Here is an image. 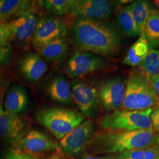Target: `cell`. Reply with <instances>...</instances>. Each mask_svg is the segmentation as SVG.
Instances as JSON below:
<instances>
[{"mask_svg": "<svg viewBox=\"0 0 159 159\" xmlns=\"http://www.w3.org/2000/svg\"><path fill=\"white\" fill-rule=\"evenodd\" d=\"M71 40L79 51L97 56L116 54L121 45V36L113 24L85 19H77L70 28Z\"/></svg>", "mask_w": 159, "mask_h": 159, "instance_id": "cell-1", "label": "cell"}, {"mask_svg": "<svg viewBox=\"0 0 159 159\" xmlns=\"http://www.w3.org/2000/svg\"><path fill=\"white\" fill-rule=\"evenodd\" d=\"M156 135L153 130H103L94 134L85 149L92 155L116 154L150 146L154 143Z\"/></svg>", "mask_w": 159, "mask_h": 159, "instance_id": "cell-2", "label": "cell"}, {"mask_svg": "<svg viewBox=\"0 0 159 159\" xmlns=\"http://www.w3.org/2000/svg\"><path fill=\"white\" fill-rule=\"evenodd\" d=\"M159 104V97L152 84L140 71L131 73L120 109L142 111Z\"/></svg>", "mask_w": 159, "mask_h": 159, "instance_id": "cell-3", "label": "cell"}, {"mask_svg": "<svg viewBox=\"0 0 159 159\" xmlns=\"http://www.w3.org/2000/svg\"><path fill=\"white\" fill-rule=\"evenodd\" d=\"M36 119L60 140L74 127L84 121V117L74 110L50 107L40 110L36 115Z\"/></svg>", "mask_w": 159, "mask_h": 159, "instance_id": "cell-4", "label": "cell"}, {"mask_svg": "<svg viewBox=\"0 0 159 159\" xmlns=\"http://www.w3.org/2000/svg\"><path fill=\"white\" fill-rule=\"evenodd\" d=\"M152 109L142 111L119 109L105 115L100 125L104 130H153L150 118Z\"/></svg>", "mask_w": 159, "mask_h": 159, "instance_id": "cell-5", "label": "cell"}, {"mask_svg": "<svg viewBox=\"0 0 159 159\" xmlns=\"http://www.w3.org/2000/svg\"><path fill=\"white\" fill-rule=\"evenodd\" d=\"M95 127L91 120L83 121L60 140L58 150L68 157H72L85 149L94 135Z\"/></svg>", "mask_w": 159, "mask_h": 159, "instance_id": "cell-6", "label": "cell"}, {"mask_svg": "<svg viewBox=\"0 0 159 159\" xmlns=\"http://www.w3.org/2000/svg\"><path fill=\"white\" fill-rule=\"evenodd\" d=\"M67 23L59 17L44 16L39 19L34 33L32 44L37 50L58 39L66 37Z\"/></svg>", "mask_w": 159, "mask_h": 159, "instance_id": "cell-7", "label": "cell"}, {"mask_svg": "<svg viewBox=\"0 0 159 159\" xmlns=\"http://www.w3.org/2000/svg\"><path fill=\"white\" fill-rule=\"evenodd\" d=\"M116 4L109 0H75L70 14L77 19L102 21L112 15Z\"/></svg>", "mask_w": 159, "mask_h": 159, "instance_id": "cell-8", "label": "cell"}, {"mask_svg": "<svg viewBox=\"0 0 159 159\" xmlns=\"http://www.w3.org/2000/svg\"><path fill=\"white\" fill-rule=\"evenodd\" d=\"M15 149L27 153L44 156L58 150L57 142L41 131L28 130L17 142L12 145Z\"/></svg>", "mask_w": 159, "mask_h": 159, "instance_id": "cell-9", "label": "cell"}, {"mask_svg": "<svg viewBox=\"0 0 159 159\" xmlns=\"http://www.w3.org/2000/svg\"><path fill=\"white\" fill-rule=\"evenodd\" d=\"M39 19L37 12L30 7L17 16L10 22L12 32V40L21 47L29 48L32 43Z\"/></svg>", "mask_w": 159, "mask_h": 159, "instance_id": "cell-10", "label": "cell"}, {"mask_svg": "<svg viewBox=\"0 0 159 159\" xmlns=\"http://www.w3.org/2000/svg\"><path fill=\"white\" fill-rule=\"evenodd\" d=\"M72 98L81 111L87 117H92L96 112L100 97L95 87L81 80H74L71 86Z\"/></svg>", "mask_w": 159, "mask_h": 159, "instance_id": "cell-11", "label": "cell"}, {"mask_svg": "<svg viewBox=\"0 0 159 159\" xmlns=\"http://www.w3.org/2000/svg\"><path fill=\"white\" fill-rule=\"evenodd\" d=\"M104 64L102 58L86 51H75L68 60L66 74L70 79H75L99 70Z\"/></svg>", "mask_w": 159, "mask_h": 159, "instance_id": "cell-12", "label": "cell"}, {"mask_svg": "<svg viewBox=\"0 0 159 159\" xmlns=\"http://www.w3.org/2000/svg\"><path fill=\"white\" fill-rule=\"evenodd\" d=\"M27 131V120L19 114H0V140L13 145Z\"/></svg>", "mask_w": 159, "mask_h": 159, "instance_id": "cell-13", "label": "cell"}, {"mask_svg": "<svg viewBox=\"0 0 159 159\" xmlns=\"http://www.w3.org/2000/svg\"><path fill=\"white\" fill-rule=\"evenodd\" d=\"M125 82L121 79H114L104 83L99 91L100 100L108 111L121 108L125 95Z\"/></svg>", "mask_w": 159, "mask_h": 159, "instance_id": "cell-14", "label": "cell"}, {"mask_svg": "<svg viewBox=\"0 0 159 159\" xmlns=\"http://www.w3.org/2000/svg\"><path fill=\"white\" fill-rule=\"evenodd\" d=\"M23 77L30 83H36L45 74L48 66L44 59L38 53L29 52L23 56L18 64Z\"/></svg>", "mask_w": 159, "mask_h": 159, "instance_id": "cell-15", "label": "cell"}, {"mask_svg": "<svg viewBox=\"0 0 159 159\" xmlns=\"http://www.w3.org/2000/svg\"><path fill=\"white\" fill-rule=\"evenodd\" d=\"M29 104L27 93L23 87L14 85L8 90L4 102L5 112L19 114L27 110Z\"/></svg>", "mask_w": 159, "mask_h": 159, "instance_id": "cell-16", "label": "cell"}, {"mask_svg": "<svg viewBox=\"0 0 159 159\" xmlns=\"http://www.w3.org/2000/svg\"><path fill=\"white\" fill-rule=\"evenodd\" d=\"M68 41L66 37L58 39L39 49L38 54L47 61L52 63L62 62L67 56Z\"/></svg>", "mask_w": 159, "mask_h": 159, "instance_id": "cell-17", "label": "cell"}, {"mask_svg": "<svg viewBox=\"0 0 159 159\" xmlns=\"http://www.w3.org/2000/svg\"><path fill=\"white\" fill-rule=\"evenodd\" d=\"M47 93L53 101L61 104L72 102L71 86L64 77L57 75L53 77L47 87Z\"/></svg>", "mask_w": 159, "mask_h": 159, "instance_id": "cell-18", "label": "cell"}, {"mask_svg": "<svg viewBox=\"0 0 159 159\" xmlns=\"http://www.w3.org/2000/svg\"><path fill=\"white\" fill-rule=\"evenodd\" d=\"M150 48L144 33L131 46L123 63L129 66L139 65L148 54Z\"/></svg>", "mask_w": 159, "mask_h": 159, "instance_id": "cell-19", "label": "cell"}, {"mask_svg": "<svg viewBox=\"0 0 159 159\" xmlns=\"http://www.w3.org/2000/svg\"><path fill=\"white\" fill-rule=\"evenodd\" d=\"M153 3L147 0H139L130 5L131 11L140 34L144 33L148 18L153 8Z\"/></svg>", "mask_w": 159, "mask_h": 159, "instance_id": "cell-20", "label": "cell"}, {"mask_svg": "<svg viewBox=\"0 0 159 159\" xmlns=\"http://www.w3.org/2000/svg\"><path fill=\"white\" fill-rule=\"evenodd\" d=\"M116 21L122 33L126 35L136 37L141 35L132 16L130 5L120 8Z\"/></svg>", "mask_w": 159, "mask_h": 159, "instance_id": "cell-21", "label": "cell"}, {"mask_svg": "<svg viewBox=\"0 0 159 159\" xmlns=\"http://www.w3.org/2000/svg\"><path fill=\"white\" fill-rule=\"evenodd\" d=\"M140 72L151 83L159 75V51L150 48L148 54L139 65Z\"/></svg>", "mask_w": 159, "mask_h": 159, "instance_id": "cell-22", "label": "cell"}, {"mask_svg": "<svg viewBox=\"0 0 159 159\" xmlns=\"http://www.w3.org/2000/svg\"><path fill=\"white\" fill-rule=\"evenodd\" d=\"M144 34L150 48H159V10L157 8L151 11Z\"/></svg>", "mask_w": 159, "mask_h": 159, "instance_id": "cell-23", "label": "cell"}, {"mask_svg": "<svg viewBox=\"0 0 159 159\" xmlns=\"http://www.w3.org/2000/svg\"><path fill=\"white\" fill-rule=\"evenodd\" d=\"M113 159H159V146L154 143L147 148L113 154Z\"/></svg>", "mask_w": 159, "mask_h": 159, "instance_id": "cell-24", "label": "cell"}, {"mask_svg": "<svg viewBox=\"0 0 159 159\" xmlns=\"http://www.w3.org/2000/svg\"><path fill=\"white\" fill-rule=\"evenodd\" d=\"M38 4L46 10L63 16L70 14L75 3V0H41Z\"/></svg>", "mask_w": 159, "mask_h": 159, "instance_id": "cell-25", "label": "cell"}, {"mask_svg": "<svg viewBox=\"0 0 159 159\" xmlns=\"http://www.w3.org/2000/svg\"><path fill=\"white\" fill-rule=\"evenodd\" d=\"M32 2L27 0H0V14L6 18L18 16L31 7Z\"/></svg>", "mask_w": 159, "mask_h": 159, "instance_id": "cell-26", "label": "cell"}, {"mask_svg": "<svg viewBox=\"0 0 159 159\" xmlns=\"http://www.w3.org/2000/svg\"><path fill=\"white\" fill-rule=\"evenodd\" d=\"M12 40V32L10 23L0 22V47L10 46Z\"/></svg>", "mask_w": 159, "mask_h": 159, "instance_id": "cell-27", "label": "cell"}, {"mask_svg": "<svg viewBox=\"0 0 159 159\" xmlns=\"http://www.w3.org/2000/svg\"><path fill=\"white\" fill-rule=\"evenodd\" d=\"M5 159H47L44 156L27 153L17 149L11 150Z\"/></svg>", "mask_w": 159, "mask_h": 159, "instance_id": "cell-28", "label": "cell"}, {"mask_svg": "<svg viewBox=\"0 0 159 159\" xmlns=\"http://www.w3.org/2000/svg\"><path fill=\"white\" fill-rule=\"evenodd\" d=\"M12 54L10 46L0 47V67L8 64L11 59Z\"/></svg>", "mask_w": 159, "mask_h": 159, "instance_id": "cell-29", "label": "cell"}, {"mask_svg": "<svg viewBox=\"0 0 159 159\" xmlns=\"http://www.w3.org/2000/svg\"><path fill=\"white\" fill-rule=\"evenodd\" d=\"M150 118L153 130L159 133V104L153 107Z\"/></svg>", "mask_w": 159, "mask_h": 159, "instance_id": "cell-30", "label": "cell"}, {"mask_svg": "<svg viewBox=\"0 0 159 159\" xmlns=\"http://www.w3.org/2000/svg\"><path fill=\"white\" fill-rule=\"evenodd\" d=\"M79 159H113L111 156H98L95 155H92L90 154L84 152L81 154Z\"/></svg>", "mask_w": 159, "mask_h": 159, "instance_id": "cell-31", "label": "cell"}, {"mask_svg": "<svg viewBox=\"0 0 159 159\" xmlns=\"http://www.w3.org/2000/svg\"><path fill=\"white\" fill-rule=\"evenodd\" d=\"M153 87L154 90L159 97V75L150 83Z\"/></svg>", "mask_w": 159, "mask_h": 159, "instance_id": "cell-32", "label": "cell"}, {"mask_svg": "<svg viewBox=\"0 0 159 159\" xmlns=\"http://www.w3.org/2000/svg\"><path fill=\"white\" fill-rule=\"evenodd\" d=\"M69 157H70L64 155L63 154L60 153L59 152H58L56 153L51 156L50 157L47 159H69Z\"/></svg>", "mask_w": 159, "mask_h": 159, "instance_id": "cell-33", "label": "cell"}, {"mask_svg": "<svg viewBox=\"0 0 159 159\" xmlns=\"http://www.w3.org/2000/svg\"><path fill=\"white\" fill-rule=\"evenodd\" d=\"M4 112H5V111H4V109H3V107H2V102H1V100L0 99V114L4 113Z\"/></svg>", "mask_w": 159, "mask_h": 159, "instance_id": "cell-34", "label": "cell"}, {"mask_svg": "<svg viewBox=\"0 0 159 159\" xmlns=\"http://www.w3.org/2000/svg\"><path fill=\"white\" fill-rule=\"evenodd\" d=\"M153 3L157 7V9L159 10V0H155L154 1Z\"/></svg>", "mask_w": 159, "mask_h": 159, "instance_id": "cell-35", "label": "cell"}, {"mask_svg": "<svg viewBox=\"0 0 159 159\" xmlns=\"http://www.w3.org/2000/svg\"><path fill=\"white\" fill-rule=\"evenodd\" d=\"M154 143L156 144L157 145H158L159 146V133L157 135H156V139H155V141H154Z\"/></svg>", "mask_w": 159, "mask_h": 159, "instance_id": "cell-36", "label": "cell"}, {"mask_svg": "<svg viewBox=\"0 0 159 159\" xmlns=\"http://www.w3.org/2000/svg\"><path fill=\"white\" fill-rule=\"evenodd\" d=\"M4 84V81H3V79L2 77L1 76V75L0 74V89L2 87V85Z\"/></svg>", "mask_w": 159, "mask_h": 159, "instance_id": "cell-37", "label": "cell"}, {"mask_svg": "<svg viewBox=\"0 0 159 159\" xmlns=\"http://www.w3.org/2000/svg\"><path fill=\"white\" fill-rule=\"evenodd\" d=\"M6 18H7L6 17H4V16L0 14V22H3L6 20Z\"/></svg>", "mask_w": 159, "mask_h": 159, "instance_id": "cell-38", "label": "cell"}]
</instances>
